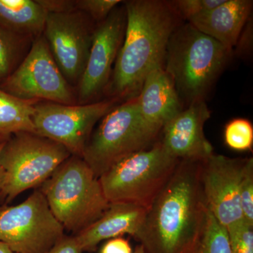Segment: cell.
Returning a JSON list of instances; mask_svg holds the SVG:
<instances>
[{
  "instance_id": "cell-15",
  "label": "cell",
  "mask_w": 253,
  "mask_h": 253,
  "mask_svg": "<svg viewBox=\"0 0 253 253\" xmlns=\"http://www.w3.org/2000/svg\"><path fill=\"white\" fill-rule=\"evenodd\" d=\"M147 210L132 204H110L104 214L91 225L76 234L83 252H94L104 240L129 234L136 238Z\"/></svg>"
},
{
  "instance_id": "cell-24",
  "label": "cell",
  "mask_w": 253,
  "mask_h": 253,
  "mask_svg": "<svg viewBox=\"0 0 253 253\" xmlns=\"http://www.w3.org/2000/svg\"><path fill=\"white\" fill-rule=\"evenodd\" d=\"M244 220L253 225V159L248 158L239 191Z\"/></svg>"
},
{
  "instance_id": "cell-27",
  "label": "cell",
  "mask_w": 253,
  "mask_h": 253,
  "mask_svg": "<svg viewBox=\"0 0 253 253\" xmlns=\"http://www.w3.org/2000/svg\"><path fill=\"white\" fill-rule=\"evenodd\" d=\"M38 2L42 6L43 9L48 13L72 12L77 11L76 1L71 0H37Z\"/></svg>"
},
{
  "instance_id": "cell-6",
  "label": "cell",
  "mask_w": 253,
  "mask_h": 253,
  "mask_svg": "<svg viewBox=\"0 0 253 253\" xmlns=\"http://www.w3.org/2000/svg\"><path fill=\"white\" fill-rule=\"evenodd\" d=\"M179 162L158 140L149 149L123 158L99 179L110 204L126 203L148 210Z\"/></svg>"
},
{
  "instance_id": "cell-33",
  "label": "cell",
  "mask_w": 253,
  "mask_h": 253,
  "mask_svg": "<svg viewBox=\"0 0 253 253\" xmlns=\"http://www.w3.org/2000/svg\"><path fill=\"white\" fill-rule=\"evenodd\" d=\"M133 253H147L145 251L144 247L141 246V244H139V246H136L135 250H134V252Z\"/></svg>"
},
{
  "instance_id": "cell-31",
  "label": "cell",
  "mask_w": 253,
  "mask_h": 253,
  "mask_svg": "<svg viewBox=\"0 0 253 253\" xmlns=\"http://www.w3.org/2000/svg\"><path fill=\"white\" fill-rule=\"evenodd\" d=\"M4 141H0V153H1V149H2L3 146H4ZM4 172L2 166L0 163V196H1V190H2L3 184H4Z\"/></svg>"
},
{
  "instance_id": "cell-10",
  "label": "cell",
  "mask_w": 253,
  "mask_h": 253,
  "mask_svg": "<svg viewBox=\"0 0 253 253\" xmlns=\"http://www.w3.org/2000/svg\"><path fill=\"white\" fill-rule=\"evenodd\" d=\"M0 88L25 101L75 103L73 91L55 62L44 36L36 38L29 52Z\"/></svg>"
},
{
  "instance_id": "cell-13",
  "label": "cell",
  "mask_w": 253,
  "mask_h": 253,
  "mask_svg": "<svg viewBox=\"0 0 253 253\" xmlns=\"http://www.w3.org/2000/svg\"><path fill=\"white\" fill-rule=\"evenodd\" d=\"M247 160L213 154L201 162V186L208 209L226 229L244 219L239 191Z\"/></svg>"
},
{
  "instance_id": "cell-32",
  "label": "cell",
  "mask_w": 253,
  "mask_h": 253,
  "mask_svg": "<svg viewBox=\"0 0 253 253\" xmlns=\"http://www.w3.org/2000/svg\"><path fill=\"white\" fill-rule=\"evenodd\" d=\"M0 253H13L9 248L4 244V243L0 241Z\"/></svg>"
},
{
  "instance_id": "cell-28",
  "label": "cell",
  "mask_w": 253,
  "mask_h": 253,
  "mask_svg": "<svg viewBox=\"0 0 253 253\" xmlns=\"http://www.w3.org/2000/svg\"><path fill=\"white\" fill-rule=\"evenodd\" d=\"M76 236L64 235L45 253H83Z\"/></svg>"
},
{
  "instance_id": "cell-25",
  "label": "cell",
  "mask_w": 253,
  "mask_h": 253,
  "mask_svg": "<svg viewBox=\"0 0 253 253\" xmlns=\"http://www.w3.org/2000/svg\"><path fill=\"white\" fill-rule=\"evenodd\" d=\"M171 4L181 18L191 20L222 4L224 0H175Z\"/></svg>"
},
{
  "instance_id": "cell-14",
  "label": "cell",
  "mask_w": 253,
  "mask_h": 253,
  "mask_svg": "<svg viewBox=\"0 0 253 253\" xmlns=\"http://www.w3.org/2000/svg\"><path fill=\"white\" fill-rule=\"evenodd\" d=\"M211 113L205 100L186 106L161 129L159 141L163 149L179 161L203 162L213 152L204 133Z\"/></svg>"
},
{
  "instance_id": "cell-16",
  "label": "cell",
  "mask_w": 253,
  "mask_h": 253,
  "mask_svg": "<svg viewBox=\"0 0 253 253\" xmlns=\"http://www.w3.org/2000/svg\"><path fill=\"white\" fill-rule=\"evenodd\" d=\"M136 99L144 119L161 128L184 109L174 82L162 66L148 74Z\"/></svg>"
},
{
  "instance_id": "cell-7",
  "label": "cell",
  "mask_w": 253,
  "mask_h": 253,
  "mask_svg": "<svg viewBox=\"0 0 253 253\" xmlns=\"http://www.w3.org/2000/svg\"><path fill=\"white\" fill-rule=\"evenodd\" d=\"M71 156L63 145L35 133L13 134L0 153L4 172L0 198L9 203L23 191L40 187Z\"/></svg>"
},
{
  "instance_id": "cell-5",
  "label": "cell",
  "mask_w": 253,
  "mask_h": 253,
  "mask_svg": "<svg viewBox=\"0 0 253 253\" xmlns=\"http://www.w3.org/2000/svg\"><path fill=\"white\" fill-rule=\"evenodd\" d=\"M162 128L144 119L136 97L115 106L91 133L83 159L97 178L129 155L159 140Z\"/></svg>"
},
{
  "instance_id": "cell-21",
  "label": "cell",
  "mask_w": 253,
  "mask_h": 253,
  "mask_svg": "<svg viewBox=\"0 0 253 253\" xmlns=\"http://www.w3.org/2000/svg\"><path fill=\"white\" fill-rule=\"evenodd\" d=\"M196 253H231L226 228L208 210L207 221Z\"/></svg>"
},
{
  "instance_id": "cell-1",
  "label": "cell",
  "mask_w": 253,
  "mask_h": 253,
  "mask_svg": "<svg viewBox=\"0 0 253 253\" xmlns=\"http://www.w3.org/2000/svg\"><path fill=\"white\" fill-rule=\"evenodd\" d=\"M201 162L180 161L146 211L135 239L147 253H196L208 209L201 182Z\"/></svg>"
},
{
  "instance_id": "cell-8",
  "label": "cell",
  "mask_w": 253,
  "mask_h": 253,
  "mask_svg": "<svg viewBox=\"0 0 253 253\" xmlns=\"http://www.w3.org/2000/svg\"><path fill=\"white\" fill-rule=\"evenodd\" d=\"M64 231L39 189L21 204L0 207V241L13 253H45Z\"/></svg>"
},
{
  "instance_id": "cell-17",
  "label": "cell",
  "mask_w": 253,
  "mask_h": 253,
  "mask_svg": "<svg viewBox=\"0 0 253 253\" xmlns=\"http://www.w3.org/2000/svg\"><path fill=\"white\" fill-rule=\"evenodd\" d=\"M253 1L224 0L208 12L191 18L189 23L200 32L233 50L251 18Z\"/></svg>"
},
{
  "instance_id": "cell-2",
  "label": "cell",
  "mask_w": 253,
  "mask_h": 253,
  "mask_svg": "<svg viewBox=\"0 0 253 253\" xmlns=\"http://www.w3.org/2000/svg\"><path fill=\"white\" fill-rule=\"evenodd\" d=\"M125 9L124 40L105 89L116 101L136 97L148 74L164 67L168 42L182 23L170 1L132 0Z\"/></svg>"
},
{
  "instance_id": "cell-4",
  "label": "cell",
  "mask_w": 253,
  "mask_h": 253,
  "mask_svg": "<svg viewBox=\"0 0 253 253\" xmlns=\"http://www.w3.org/2000/svg\"><path fill=\"white\" fill-rule=\"evenodd\" d=\"M39 190L54 217L73 235L97 220L110 205L99 178L78 156L68 158Z\"/></svg>"
},
{
  "instance_id": "cell-30",
  "label": "cell",
  "mask_w": 253,
  "mask_h": 253,
  "mask_svg": "<svg viewBox=\"0 0 253 253\" xmlns=\"http://www.w3.org/2000/svg\"><path fill=\"white\" fill-rule=\"evenodd\" d=\"M253 24L252 19L251 21V18H249L246 26L241 32V36L239 38L236 46H237L238 54L239 53H246V51H249L251 49V43L252 44V33H253Z\"/></svg>"
},
{
  "instance_id": "cell-29",
  "label": "cell",
  "mask_w": 253,
  "mask_h": 253,
  "mask_svg": "<svg viewBox=\"0 0 253 253\" xmlns=\"http://www.w3.org/2000/svg\"><path fill=\"white\" fill-rule=\"evenodd\" d=\"M99 253H133L130 244L121 237L109 239L101 248Z\"/></svg>"
},
{
  "instance_id": "cell-9",
  "label": "cell",
  "mask_w": 253,
  "mask_h": 253,
  "mask_svg": "<svg viewBox=\"0 0 253 253\" xmlns=\"http://www.w3.org/2000/svg\"><path fill=\"white\" fill-rule=\"evenodd\" d=\"M116 100L67 105L42 101L35 104V133L63 145L83 158L86 143L100 120L115 107Z\"/></svg>"
},
{
  "instance_id": "cell-23",
  "label": "cell",
  "mask_w": 253,
  "mask_h": 253,
  "mask_svg": "<svg viewBox=\"0 0 253 253\" xmlns=\"http://www.w3.org/2000/svg\"><path fill=\"white\" fill-rule=\"evenodd\" d=\"M231 253H253V225L244 219L226 229Z\"/></svg>"
},
{
  "instance_id": "cell-26",
  "label": "cell",
  "mask_w": 253,
  "mask_h": 253,
  "mask_svg": "<svg viewBox=\"0 0 253 253\" xmlns=\"http://www.w3.org/2000/svg\"><path fill=\"white\" fill-rule=\"evenodd\" d=\"M121 2V0H78L76 9L96 21H102Z\"/></svg>"
},
{
  "instance_id": "cell-22",
  "label": "cell",
  "mask_w": 253,
  "mask_h": 253,
  "mask_svg": "<svg viewBox=\"0 0 253 253\" xmlns=\"http://www.w3.org/2000/svg\"><path fill=\"white\" fill-rule=\"evenodd\" d=\"M224 136L226 146L234 151H251L253 149V126L249 120L236 118L229 121L225 126Z\"/></svg>"
},
{
  "instance_id": "cell-11",
  "label": "cell",
  "mask_w": 253,
  "mask_h": 253,
  "mask_svg": "<svg viewBox=\"0 0 253 253\" xmlns=\"http://www.w3.org/2000/svg\"><path fill=\"white\" fill-rule=\"evenodd\" d=\"M44 38L68 84H76L85 68L94 31L87 15L80 11L48 13Z\"/></svg>"
},
{
  "instance_id": "cell-20",
  "label": "cell",
  "mask_w": 253,
  "mask_h": 253,
  "mask_svg": "<svg viewBox=\"0 0 253 253\" xmlns=\"http://www.w3.org/2000/svg\"><path fill=\"white\" fill-rule=\"evenodd\" d=\"M28 37L19 36L0 26V84L21 63Z\"/></svg>"
},
{
  "instance_id": "cell-12",
  "label": "cell",
  "mask_w": 253,
  "mask_h": 253,
  "mask_svg": "<svg viewBox=\"0 0 253 253\" xmlns=\"http://www.w3.org/2000/svg\"><path fill=\"white\" fill-rule=\"evenodd\" d=\"M126 28V9L116 7L94 30L89 56L78 83L79 104H89L106 89L122 46Z\"/></svg>"
},
{
  "instance_id": "cell-3",
  "label": "cell",
  "mask_w": 253,
  "mask_h": 253,
  "mask_svg": "<svg viewBox=\"0 0 253 253\" xmlns=\"http://www.w3.org/2000/svg\"><path fill=\"white\" fill-rule=\"evenodd\" d=\"M232 51L191 23H181L174 30L168 42L164 69L183 105L205 100Z\"/></svg>"
},
{
  "instance_id": "cell-19",
  "label": "cell",
  "mask_w": 253,
  "mask_h": 253,
  "mask_svg": "<svg viewBox=\"0 0 253 253\" xmlns=\"http://www.w3.org/2000/svg\"><path fill=\"white\" fill-rule=\"evenodd\" d=\"M36 103L18 99L0 88V141L21 131L35 133L32 118Z\"/></svg>"
},
{
  "instance_id": "cell-18",
  "label": "cell",
  "mask_w": 253,
  "mask_h": 253,
  "mask_svg": "<svg viewBox=\"0 0 253 253\" xmlns=\"http://www.w3.org/2000/svg\"><path fill=\"white\" fill-rule=\"evenodd\" d=\"M46 16L37 0H0V26L19 36H41Z\"/></svg>"
}]
</instances>
